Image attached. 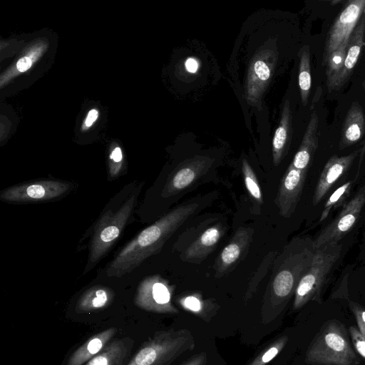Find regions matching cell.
Returning <instances> with one entry per match:
<instances>
[{
	"label": "cell",
	"instance_id": "21",
	"mask_svg": "<svg viewBox=\"0 0 365 365\" xmlns=\"http://www.w3.org/2000/svg\"><path fill=\"white\" fill-rule=\"evenodd\" d=\"M292 131V115L289 101L283 105L280 120L272 139V155L274 165L281 162L290 140Z\"/></svg>",
	"mask_w": 365,
	"mask_h": 365
},
{
	"label": "cell",
	"instance_id": "8",
	"mask_svg": "<svg viewBox=\"0 0 365 365\" xmlns=\"http://www.w3.org/2000/svg\"><path fill=\"white\" fill-rule=\"evenodd\" d=\"M277 61V51L272 48L260 49L252 58L245 85L248 104L262 109V98L270 81Z\"/></svg>",
	"mask_w": 365,
	"mask_h": 365
},
{
	"label": "cell",
	"instance_id": "11",
	"mask_svg": "<svg viewBox=\"0 0 365 365\" xmlns=\"http://www.w3.org/2000/svg\"><path fill=\"white\" fill-rule=\"evenodd\" d=\"M364 11L365 0H351L346 3L328 33L322 56L323 65H325L328 57L334 51L349 42L350 36Z\"/></svg>",
	"mask_w": 365,
	"mask_h": 365
},
{
	"label": "cell",
	"instance_id": "37",
	"mask_svg": "<svg viewBox=\"0 0 365 365\" xmlns=\"http://www.w3.org/2000/svg\"><path fill=\"white\" fill-rule=\"evenodd\" d=\"M363 88H364V93H365V79L363 82Z\"/></svg>",
	"mask_w": 365,
	"mask_h": 365
},
{
	"label": "cell",
	"instance_id": "2",
	"mask_svg": "<svg viewBox=\"0 0 365 365\" xmlns=\"http://www.w3.org/2000/svg\"><path fill=\"white\" fill-rule=\"evenodd\" d=\"M142 186L140 183L135 187L117 209L107 210L99 217L92 230L83 274L91 271L118 242L131 220Z\"/></svg>",
	"mask_w": 365,
	"mask_h": 365
},
{
	"label": "cell",
	"instance_id": "16",
	"mask_svg": "<svg viewBox=\"0 0 365 365\" xmlns=\"http://www.w3.org/2000/svg\"><path fill=\"white\" fill-rule=\"evenodd\" d=\"M364 135V113L360 104L355 101L349 107L342 125L339 149H345L356 144Z\"/></svg>",
	"mask_w": 365,
	"mask_h": 365
},
{
	"label": "cell",
	"instance_id": "1",
	"mask_svg": "<svg viewBox=\"0 0 365 365\" xmlns=\"http://www.w3.org/2000/svg\"><path fill=\"white\" fill-rule=\"evenodd\" d=\"M197 203L176 207L139 232L108 264V277L130 273L149 257L158 254L165 242L197 208Z\"/></svg>",
	"mask_w": 365,
	"mask_h": 365
},
{
	"label": "cell",
	"instance_id": "36",
	"mask_svg": "<svg viewBox=\"0 0 365 365\" xmlns=\"http://www.w3.org/2000/svg\"><path fill=\"white\" fill-rule=\"evenodd\" d=\"M98 115V111L96 109H92L88 112L87 118L85 121L86 126H91L93 122L97 119Z\"/></svg>",
	"mask_w": 365,
	"mask_h": 365
},
{
	"label": "cell",
	"instance_id": "5",
	"mask_svg": "<svg viewBox=\"0 0 365 365\" xmlns=\"http://www.w3.org/2000/svg\"><path fill=\"white\" fill-rule=\"evenodd\" d=\"M341 245L327 244L316 249L313 260L301 277L294 292V309L310 301L321 302L322 292L334 264L340 257Z\"/></svg>",
	"mask_w": 365,
	"mask_h": 365
},
{
	"label": "cell",
	"instance_id": "14",
	"mask_svg": "<svg viewBox=\"0 0 365 365\" xmlns=\"http://www.w3.org/2000/svg\"><path fill=\"white\" fill-rule=\"evenodd\" d=\"M365 46V11L350 36L342 71L337 81L335 91L340 89L348 81Z\"/></svg>",
	"mask_w": 365,
	"mask_h": 365
},
{
	"label": "cell",
	"instance_id": "35",
	"mask_svg": "<svg viewBox=\"0 0 365 365\" xmlns=\"http://www.w3.org/2000/svg\"><path fill=\"white\" fill-rule=\"evenodd\" d=\"M185 65L187 71L190 73H195L198 69V63L194 58H188Z\"/></svg>",
	"mask_w": 365,
	"mask_h": 365
},
{
	"label": "cell",
	"instance_id": "25",
	"mask_svg": "<svg viewBox=\"0 0 365 365\" xmlns=\"http://www.w3.org/2000/svg\"><path fill=\"white\" fill-rule=\"evenodd\" d=\"M299 87L303 106H306L311 89L310 51L309 46H304L300 51L299 66Z\"/></svg>",
	"mask_w": 365,
	"mask_h": 365
},
{
	"label": "cell",
	"instance_id": "34",
	"mask_svg": "<svg viewBox=\"0 0 365 365\" xmlns=\"http://www.w3.org/2000/svg\"><path fill=\"white\" fill-rule=\"evenodd\" d=\"M207 362V356L205 353H200L192 356L183 365H205Z\"/></svg>",
	"mask_w": 365,
	"mask_h": 365
},
{
	"label": "cell",
	"instance_id": "6",
	"mask_svg": "<svg viewBox=\"0 0 365 365\" xmlns=\"http://www.w3.org/2000/svg\"><path fill=\"white\" fill-rule=\"evenodd\" d=\"M315 251L314 240L309 237L292 242L284 261L274 278L272 288L276 297L284 300L295 292L301 277L313 260Z\"/></svg>",
	"mask_w": 365,
	"mask_h": 365
},
{
	"label": "cell",
	"instance_id": "15",
	"mask_svg": "<svg viewBox=\"0 0 365 365\" xmlns=\"http://www.w3.org/2000/svg\"><path fill=\"white\" fill-rule=\"evenodd\" d=\"M319 118L316 112L311 115L302 143L291 165L299 170H307L319 146Z\"/></svg>",
	"mask_w": 365,
	"mask_h": 365
},
{
	"label": "cell",
	"instance_id": "10",
	"mask_svg": "<svg viewBox=\"0 0 365 365\" xmlns=\"http://www.w3.org/2000/svg\"><path fill=\"white\" fill-rule=\"evenodd\" d=\"M173 286L160 275L149 276L139 284L135 304L146 311L156 313L178 312L171 302Z\"/></svg>",
	"mask_w": 365,
	"mask_h": 365
},
{
	"label": "cell",
	"instance_id": "20",
	"mask_svg": "<svg viewBox=\"0 0 365 365\" xmlns=\"http://www.w3.org/2000/svg\"><path fill=\"white\" fill-rule=\"evenodd\" d=\"M117 332L111 327L91 336L69 357L66 365H83L98 354Z\"/></svg>",
	"mask_w": 365,
	"mask_h": 365
},
{
	"label": "cell",
	"instance_id": "18",
	"mask_svg": "<svg viewBox=\"0 0 365 365\" xmlns=\"http://www.w3.org/2000/svg\"><path fill=\"white\" fill-rule=\"evenodd\" d=\"M252 232L250 228L240 227L237 230L217 259L215 269L218 272L224 273L237 263L250 242Z\"/></svg>",
	"mask_w": 365,
	"mask_h": 365
},
{
	"label": "cell",
	"instance_id": "32",
	"mask_svg": "<svg viewBox=\"0 0 365 365\" xmlns=\"http://www.w3.org/2000/svg\"><path fill=\"white\" fill-rule=\"evenodd\" d=\"M181 304L185 309L193 312H199L202 308L201 300L193 295L187 296L180 301Z\"/></svg>",
	"mask_w": 365,
	"mask_h": 365
},
{
	"label": "cell",
	"instance_id": "3",
	"mask_svg": "<svg viewBox=\"0 0 365 365\" xmlns=\"http://www.w3.org/2000/svg\"><path fill=\"white\" fill-rule=\"evenodd\" d=\"M305 361L323 365H358L360 363L344 324L335 319L327 322L317 334L306 352Z\"/></svg>",
	"mask_w": 365,
	"mask_h": 365
},
{
	"label": "cell",
	"instance_id": "24",
	"mask_svg": "<svg viewBox=\"0 0 365 365\" xmlns=\"http://www.w3.org/2000/svg\"><path fill=\"white\" fill-rule=\"evenodd\" d=\"M347 44L348 43L339 46L328 57L326 61L325 73L329 92L335 91L337 81L344 67Z\"/></svg>",
	"mask_w": 365,
	"mask_h": 365
},
{
	"label": "cell",
	"instance_id": "31",
	"mask_svg": "<svg viewBox=\"0 0 365 365\" xmlns=\"http://www.w3.org/2000/svg\"><path fill=\"white\" fill-rule=\"evenodd\" d=\"M349 306L355 317L359 331L365 337V308L351 301L349 302Z\"/></svg>",
	"mask_w": 365,
	"mask_h": 365
},
{
	"label": "cell",
	"instance_id": "33",
	"mask_svg": "<svg viewBox=\"0 0 365 365\" xmlns=\"http://www.w3.org/2000/svg\"><path fill=\"white\" fill-rule=\"evenodd\" d=\"M32 62L29 56H24L17 61L16 68L20 72H24L31 68Z\"/></svg>",
	"mask_w": 365,
	"mask_h": 365
},
{
	"label": "cell",
	"instance_id": "9",
	"mask_svg": "<svg viewBox=\"0 0 365 365\" xmlns=\"http://www.w3.org/2000/svg\"><path fill=\"white\" fill-rule=\"evenodd\" d=\"M365 205V184L346 203L336 217L325 227L314 240V247L318 249L327 244H337L357 221Z\"/></svg>",
	"mask_w": 365,
	"mask_h": 365
},
{
	"label": "cell",
	"instance_id": "7",
	"mask_svg": "<svg viewBox=\"0 0 365 365\" xmlns=\"http://www.w3.org/2000/svg\"><path fill=\"white\" fill-rule=\"evenodd\" d=\"M74 187L66 180L41 179L10 186L1 191L0 199L9 203L52 202L67 195Z\"/></svg>",
	"mask_w": 365,
	"mask_h": 365
},
{
	"label": "cell",
	"instance_id": "27",
	"mask_svg": "<svg viewBox=\"0 0 365 365\" xmlns=\"http://www.w3.org/2000/svg\"><path fill=\"white\" fill-rule=\"evenodd\" d=\"M242 171L247 191L255 200L262 203V195L257 178L252 167L246 160H244L242 162Z\"/></svg>",
	"mask_w": 365,
	"mask_h": 365
},
{
	"label": "cell",
	"instance_id": "17",
	"mask_svg": "<svg viewBox=\"0 0 365 365\" xmlns=\"http://www.w3.org/2000/svg\"><path fill=\"white\" fill-rule=\"evenodd\" d=\"M211 161L207 158H200L178 170L166 183L162 195L169 197L191 185L201 175Z\"/></svg>",
	"mask_w": 365,
	"mask_h": 365
},
{
	"label": "cell",
	"instance_id": "19",
	"mask_svg": "<svg viewBox=\"0 0 365 365\" xmlns=\"http://www.w3.org/2000/svg\"><path fill=\"white\" fill-rule=\"evenodd\" d=\"M134 341L128 337L110 341L86 365H125L133 347Z\"/></svg>",
	"mask_w": 365,
	"mask_h": 365
},
{
	"label": "cell",
	"instance_id": "26",
	"mask_svg": "<svg viewBox=\"0 0 365 365\" xmlns=\"http://www.w3.org/2000/svg\"><path fill=\"white\" fill-rule=\"evenodd\" d=\"M352 187V181H348L339 187L326 201L319 218V222L324 220L332 210L341 206L349 196Z\"/></svg>",
	"mask_w": 365,
	"mask_h": 365
},
{
	"label": "cell",
	"instance_id": "13",
	"mask_svg": "<svg viewBox=\"0 0 365 365\" xmlns=\"http://www.w3.org/2000/svg\"><path fill=\"white\" fill-rule=\"evenodd\" d=\"M360 150H356L344 156L332 155L325 164L313 195L312 202L317 205L336 182L348 170Z\"/></svg>",
	"mask_w": 365,
	"mask_h": 365
},
{
	"label": "cell",
	"instance_id": "28",
	"mask_svg": "<svg viewBox=\"0 0 365 365\" xmlns=\"http://www.w3.org/2000/svg\"><path fill=\"white\" fill-rule=\"evenodd\" d=\"M288 337L283 336L278 339L262 354L256 357L249 365H265L272 360L284 349Z\"/></svg>",
	"mask_w": 365,
	"mask_h": 365
},
{
	"label": "cell",
	"instance_id": "4",
	"mask_svg": "<svg viewBox=\"0 0 365 365\" xmlns=\"http://www.w3.org/2000/svg\"><path fill=\"white\" fill-rule=\"evenodd\" d=\"M194 346V339L188 330L163 331L146 341L125 365H170Z\"/></svg>",
	"mask_w": 365,
	"mask_h": 365
},
{
	"label": "cell",
	"instance_id": "29",
	"mask_svg": "<svg viewBox=\"0 0 365 365\" xmlns=\"http://www.w3.org/2000/svg\"><path fill=\"white\" fill-rule=\"evenodd\" d=\"M108 180H114L119 178L123 172V153L119 147H115L109 156Z\"/></svg>",
	"mask_w": 365,
	"mask_h": 365
},
{
	"label": "cell",
	"instance_id": "22",
	"mask_svg": "<svg viewBox=\"0 0 365 365\" xmlns=\"http://www.w3.org/2000/svg\"><path fill=\"white\" fill-rule=\"evenodd\" d=\"M222 235L220 225L206 230L185 251V260L197 262L203 259L213 251Z\"/></svg>",
	"mask_w": 365,
	"mask_h": 365
},
{
	"label": "cell",
	"instance_id": "30",
	"mask_svg": "<svg viewBox=\"0 0 365 365\" xmlns=\"http://www.w3.org/2000/svg\"><path fill=\"white\" fill-rule=\"evenodd\" d=\"M349 332L355 350L365 360V337L354 326L349 327Z\"/></svg>",
	"mask_w": 365,
	"mask_h": 365
},
{
	"label": "cell",
	"instance_id": "23",
	"mask_svg": "<svg viewBox=\"0 0 365 365\" xmlns=\"http://www.w3.org/2000/svg\"><path fill=\"white\" fill-rule=\"evenodd\" d=\"M114 292L103 285H95L87 289L78 299L77 312H88L108 307L113 300Z\"/></svg>",
	"mask_w": 365,
	"mask_h": 365
},
{
	"label": "cell",
	"instance_id": "12",
	"mask_svg": "<svg viewBox=\"0 0 365 365\" xmlns=\"http://www.w3.org/2000/svg\"><path fill=\"white\" fill-rule=\"evenodd\" d=\"M307 170L294 168L291 164L283 175L275 203L280 215L289 217L295 210L304 187Z\"/></svg>",
	"mask_w": 365,
	"mask_h": 365
}]
</instances>
